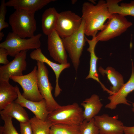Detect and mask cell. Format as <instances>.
I'll return each instance as SVG.
<instances>
[{"mask_svg": "<svg viewBox=\"0 0 134 134\" xmlns=\"http://www.w3.org/2000/svg\"><path fill=\"white\" fill-rule=\"evenodd\" d=\"M8 55V53L6 49L0 48V64L6 65L9 62L7 59Z\"/></svg>", "mask_w": 134, "mask_h": 134, "instance_id": "cell-30", "label": "cell"}, {"mask_svg": "<svg viewBox=\"0 0 134 134\" xmlns=\"http://www.w3.org/2000/svg\"><path fill=\"white\" fill-rule=\"evenodd\" d=\"M16 87L18 97L15 101L30 110L38 118L44 121L47 120L50 112L47 110L45 100L43 99L40 101H35L27 100L22 96L18 87L17 85Z\"/></svg>", "mask_w": 134, "mask_h": 134, "instance_id": "cell-14", "label": "cell"}, {"mask_svg": "<svg viewBox=\"0 0 134 134\" xmlns=\"http://www.w3.org/2000/svg\"><path fill=\"white\" fill-rule=\"evenodd\" d=\"M84 108L83 116L84 120L89 121L97 115L103 105L100 101L99 97L94 94L86 99L81 103Z\"/></svg>", "mask_w": 134, "mask_h": 134, "instance_id": "cell-18", "label": "cell"}, {"mask_svg": "<svg viewBox=\"0 0 134 134\" xmlns=\"http://www.w3.org/2000/svg\"><path fill=\"white\" fill-rule=\"evenodd\" d=\"M47 120L52 124H62L79 125L84 120L83 111L76 102L61 106L49 114Z\"/></svg>", "mask_w": 134, "mask_h": 134, "instance_id": "cell-4", "label": "cell"}, {"mask_svg": "<svg viewBox=\"0 0 134 134\" xmlns=\"http://www.w3.org/2000/svg\"><path fill=\"white\" fill-rule=\"evenodd\" d=\"M99 71L102 75H107L112 85L110 87V90L112 95L117 92L125 84L122 75L111 67H108L104 69L100 67Z\"/></svg>", "mask_w": 134, "mask_h": 134, "instance_id": "cell-23", "label": "cell"}, {"mask_svg": "<svg viewBox=\"0 0 134 134\" xmlns=\"http://www.w3.org/2000/svg\"><path fill=\"white\" fill-rule=\"evenodd\" d=\"M132 105L133 107H134V103H132Z\"/></svg>", "mask_w": 134, "mask_h": 134, "instance_id": "cell-35", "label": "cell"}, {"mask_svg": "<svg viewBox=\"0 0 134 134\" xmlns=\"http://www.w3.org/2000/svg\"><path fill=\"white\" fill-rule=\"evenodd\" d=\"M55 0H9L5 2L7 6L12 7L15 10L35 13Z\"/></svg>", "mask_w": 134, "mask_h": 134, "instance_id": "cell-16", "label": "cell"}, {"mask_svg": "<svg viewBox=\"0 0 134 134\" xmlns=\"http://www.w3.org/2000/svg\"><path fill=\"white\" fill-rule=\"evenodd\" d=\"M4 34L3 32H0V41L2 39L3 37H4Z\"/></svg>", "mask_w": 134, "mask_h": 134, "instance_id": "cell-32", "label": "cell"}, {"mask_svg": "<svg viewBox=\"0 0 134 134\" xmlns=\"http://www.w3.org/2000/svg\"><path fill=\"white\" fill-rule=\"evenodd\" d=\"M97 34H94L92 39H88L86 36L85 38L89 45V47L87 50L90 54V67L89 74L86 79L92 78L95 80L100 84L103 90L107 91V89L100 82L97 70V64L98 60L99 59L96 56L95 52V49L97 42H98L96 39V36Z\"/></svg>", "mask_w": 134, "mask_h": 134, "instance_id": "cell-17", "label": "cell"}, {"mask_svg": "<svg viewBox=\"0 0 134 134\" xmlns=\"http://www.w3.org/2000/svg\"><path fill=\"white\" fill-rule=\"evenodd\" d=\"M18 97L16 86H13L9 82L0 80V110L15 101Z\"/></svg>", "mask_w": 134, "mask_h": 134, "instance_id": "cell-19", "label": "cell"}, {"mask_svg": "<svg viewBox=\"0 0 134 134\" xmlns=\"http://www.w3.org/2000/svg\"><path fill=\"white\" fill-rule=\"evenodd\" d=\"M0 116L4 122L3 126V134H20L13 126L12 118L4 115H0Z\"/></svg>", "mask_w": 134, "mask_h": 134, "instance_id": "cell-27", "label": "cell"}, {"mask_svg": "<svg viewBox=\"0 0 134 134\" xmlns=\"http://www.w3.org/2000/svg\"><path fill=\"white\" fill-rule=\"evenodd\" d=\"M33 134H50V128L52 123L47 120H42L36 116L30 119Z\"/></svg>", "mask_w": 134, "mask_h": 134, "instance_id": "cell-24", "label": "cell"}, {"mask_svg": "<svg viewBox=\"0 0 134 134\" xmlns=\"http://www.w3.org/2000/svg\"><path fill=\"white\" fill-rule=\"evenodd\" d=\"M85 35L84 24L82 20L77 31L69 36L62 38L65 49L76 71L79 67L80 59L86 41Z\"/></svg>", "mask_w": 134, "mask_h": 134, "instance_id": "cell-5", "label": "cell"}, {"mask_svg": "<svg viewBox=\"0 0 134 134\" xmlns=\"http://www.w3.org/2000/svg\"><path fill=\"white\" fill-rule=\"evenodd\" d=\"M0 134H3V126H0Z\"/></svg>", "mask_w": 134, "mask_h": 134, "instance_id": "cell-33", "label": "cell"}, {"mask_svg": "<svg viewBox=\"0 0 134 134\" xmlns=\"http://www.w3.org/2000/svg\"><path fill=\"white\" fill-rule=\"evenodd\" d=\"M42 34H38L28 39L22 38L13 32H9L5 40L0 44V48L7 51L8 55L15 57L21 52L37 49L41 45L40 39Z\"/></svg>", "mask_w": 134, "mask_h": 134, "instance_id": "cell-3", "label": "cell"}, {"mask_svg": "<svg viewBox=\"0 0 134 134\" xmlns=\"http://www.w3.org/2000/svg\"><path fill=\"white\" fill-rule=\"evenodd\" d=\"M48 36L47 48L51 57L60 64L67 63V56L62 38L55 30Z\"/></svg>", "mask_w": 134, "mask_h": 134, "instance_id": "cell-12", "label": "cell"}, {"mask_svg": "<svg viewBox=\"0 0 134 134\" xmlns=\"http://www.w3.org/2000/svg\"><path fill=\"white\" fill-rule=\"evenodd\" d=\"M59 13L54 7L46 9L42 15L41 26L43 33L48 36L55 30Z\"/></svg>", "mask_w": 134, "mask_h": 134, "instance_id": "cell-20", "label": "cell"}, {"mask_svg": "<svg viewBox=\"0 0 134 134\" xmlns=\"http://www.w3.org/2000/svg\"><path fill=\"white\" fill-rule=\"evenodd\" d=\"M9 24L13 32L22 38L34 36L36 29L35 13L15 10L9 16Z\"/></svg>", "mask_w": 134, "mask_h": 134, "instance_id": "cell-2", "label": "cell"}, {"mask_svg": "<svg viewBox=\"0 0 134 134\" xmlns=\"http://www.w3.org/2000/svg\"><path fill=\"white\" fill-rule=\"evenodd\" d=\"M77 1L76 0H72L71 3L72 4H74Z\"/></svg>", "mask_w": 134, "mask_h": 134, "instance_id": "cell-34", "label": "cell"}, {"mask_svg": "<svg viewBox=\"0 0 134 134\" xmlns=\"http://www.w3.org/2000/svg\"><path fill=\"white\" fill-rule=\"evenodd\" d=\"M79 130L80 134H100L94 118L89 121L84 120L79 125Z\"/></svg>", "mask_w": 134, "mask_h": 134, "instance_id": "cell-26", "label": "cell"}, {"mask_svg": "<svg viewBox=\"0 0 134 134\" xmlns=\"http://www.w3.org/2000/svg\"><path fill=\"white\" fill-rule=\"evenodd\" d=\"M31 58L33 60L46 63L53 69L56 77V84L54 95L55 97L58 96L62 91L59 84L58 81L60 75L64 69L69 67L70 64L67 63L64 64H58L54 63L47 58L42 53L40 48L35 49L30 54Z\"/></svg>", "mask_w": 134, "mask_h": 134, "instance_id": "cell-15", "label": "cell"}, {"mask_svg": "<svg viewBox=\"0 0 134 134\" xmlns=\"http://www.w3.org/2000/svg\"><path fill=\"white\" fill-rule=\"evenodd\" d=\"M37 69V67L35 66L28 74L19 76H12L10 78L21 86L23 91L22 95L23 97L35 101H40L43 99L38 87Z\"/></svg>", "mask_w": 134, "mask_h": 134, "instance_id": "cell-8", "label": "cell"}, {"mask_svg": "<svg viewBox=\"0 0 134 134\" xmlns=\"http://www.w3.org/2000/svg\"><path fill=\"white\" fill-rule=\"evenodd\" d=\"M132 72L130 78L117 92L108 97L110 102L106 105L105 108L112 110L120 104L131 105L126 98L129 93L134 90V67L132 61Z\"/></svg>", "mask_w": 134, "mask_h": 134, "instance_id": "cell-13", "label": "cell"}, {"mask_svg": "<svg viewBox=\"0 0 134 134\" xmlns=\"http://www.w3.org/2000/svg\"><path fill=\"white\" fill-rule=\"evenodd\" d=\"M4 0H2L0 6V32L3 29L8 28L9 24L5 22V17L7 7Z\"/></svg>", "mask_w": 134, "mask_h": 134, "instance_id": "cell-28", "label": "cell"}, {"mask_svg": "<svg viewBox=\"0 0 134 134\" xmlns=\"http://www.w3.org/2000/svg\"><path fill=\"white\" fill-rule=\"evenodd\" d=\"M81 17L70 10L59 13L55 30L62 38L71 35L80 27L82 22Z\"/></svg>", "mask_w": 134, "mask_h": 134, "instance_id": "cell-9", "label": "cell"}, {"mask_svg": "<svg viewBox=\"0 0 134 134\" xmlns=\"http://www.w3.org/2000/svg\"><path fill=\"white\" fill-rule=\"evenodd\" d=\"M37 83L39 92L46 101L47 110L51 112L61 105L53 98L52 91L53 88L49 81V71L44 63L37 61Z\"/></svg>", "mask_w": 134, "mask_h": 134, "instance_id": "cell-7", "label": "cell"}, {"mask_svg": "<svg viewBox=\"0 0 134 134\" xmlns=\"http://www.w3.org/2000/svg\"><path fill=\"white\" fill-rule=\"evenodd\" d=\"M125 16L117 14H112L105 24L104 28L96 36L98 41H106L118 36L125 32L132 25Z\"/></svg>", "mask_w": 134, "mask_h": 134, "instance_id": "cell-6", "label": "cell"}, {"mask_svg": "<svg viewBox=\"0 0 134 134\" xmlns=\"http://www.w3.org/2000/svg\"><path fill=\"white\" fill-rule=\"evenodd\" d=\"M118 119V115L110 116L106 114L97 115L94 118L100 134H123L124 126Z\"/></svg>", "mask_w": 134, "mask_h": 134, "instance_id": "cell-11", "label": "cell"}, {"mask_svg": "<svg viewBox=\"0 0 134 134\" xmlns=\"http://www.w3.org/2000/svg\"><path fill=\"white\" fill-rule=\"evenodd\" d=\"M121 0H107L106 1L109 12L124 16H130L134 17V0L130 2L118 3Z\"/></svg>", "mask_w": 134, "mask_h": 134, "instance_id": "cell-22", "label": "cell"}, {"mask_svg": "<svg viewBox=\"0 0 134 134\" xmlns=\"http://www.w3.org/2000/svg\"><path fill=\"white\" fill-rule=\"evenodd\" d=\"M20 134H33L32 126L30 121L20 123Z\"/></svg>", "mask_w": 134, "mask_h": 134, "instance_id": "cell-29", "label": "cell"}, {"mask_svg": "<svg viewBox=\"0 0 134 134\" xmlns=\"http://www.w3.org/2000/svg\"><path fill=\"white\" fill-rule=\"evenodd\" d=\"M81 17L84 24L85 35L92 36L101 31L105 21L111 16L106 1L100 0L97 3L85 2L82 7Z\"/></svg>", "mask_w": 134, "mask_h": 134, "instance_id": "cell-1", "label": "cell"}, {"mask_svg": "<svg viewBox=\"0 0 134 134\" xmlns=\"http://www.w3.org/2000/svg\"><path fill=\"white\" fill-rule=\"evenodd\" d=\"M27 51L21 52L7 64L0 66V80L9 82L12 76L23 75L26 69Z\"/></svg>", "mask_w": 134, "mask_h": 134, "instance_id": "cell-10", "label": "cell"}, {"mask_svg": "<svg viewBox=\"0 0 134 134\" xmlns=\"http://www.w3.org/2000/svg\"><path fill=\"white\" fill-rule=\"evenodd\" d=\"M124 132L126 134H134V126L132 127L124 126Z\"/></svg>", "mask_w": 134, "mask_h": 134, "instance_id": "cell-31", "label": "cell"}, {"mask_svg": "<svg viewBox=\"0 0 134 134\" xmlns=\"http://www.w3.org/2000/svg\"><path fill=\"white\" fill-rule=\"evenodd\" d=\"M50 134H80L79 125L52 124L50 128Z\"/></svg>", "mask_w": 134, "mask_h": 134, "instance_id": "cell-25", "label": "cell"}, {"mask_svg": "<svg viewBox=\"0 0 134 134\" xmlns=\"http://www.w3.org/2000/svg\"><path fill=\"white\" fill-rule=\"evenodd\" d=\"M0 114L14 118L20 123H25L30 121L28 114L23 107L15 101L0 111Z\"/></svg>", "mask_w": 134, "mask_h": 134, "instance_id": "cell-21", "label": "cell"}]
</instances>
